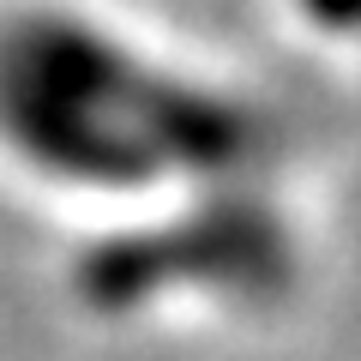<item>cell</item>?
I'll return each instance as SVG.
<instances>
[{
    "label": "cell",
    "instance_id": "1",
    "mask_svg": "<svg viewBox=\"0 0 361 361\" xmlns=\"http://www.w3.org/2000/svg\"><path fill=\"white\" fill-rule=\"evenodd\" d=\"M271 169V115L97 0H0V175L97 229L223 205Z\"/></svg>",
    "mask_w": 361,
    "mask_h": 361
}]
</instances>
